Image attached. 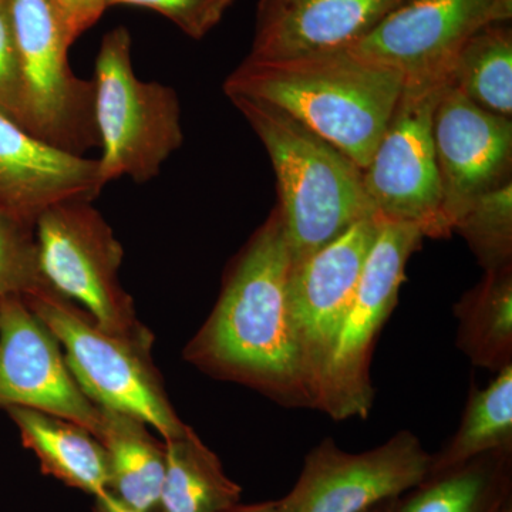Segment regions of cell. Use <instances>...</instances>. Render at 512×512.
Returning a JSON list of instances; mask_svg holds the SVG:
<instances>
[{
	"label": "cell",
	"instance_id": "1",
	"mask_svg": "<svg viewBox=\"0 0 512 512\" xmlns=\"http://www.w3.org/2000/svg\"><path fill=\"white\" fill-rule=\"evenodd\" d=\"M292 259L278 207L232 264L184 357L218 379L288 407L312 409L289 308Z\"/></svg>",
	"mask_w": 512,
	"mask_h": 512
},
{
	"label": "cell",
	"instance_id": "2",
	"mask_svg": "<svg viewBox=\"0 0 512 512\" xmlns=\"http://www.w3.org/2000/svg\"><path fill=\"white\" fill-rule=\"evenodd\" d=\"M403 87L402 74L346 47L286 59L247 57L225 80L224 93L284 110L363 170Z\"/></svg>",
	"mask_w": 512,
	"mask_h": 512
},
{
	"label": "cell",
	"instance_id": "3",
	"mask_svg": "<svg viewBox=\"0 0 512 512\" xmlns=\"http://www.w3.org/2000/svg\"><path fill=\"white\" fill-rule=\"evenodd\" d=\"M271 158L279 212L292 265L335 241L357 221L377 214L362 168L339 148L284 110L244 96H229Z\"/></svg>",
	"mask_w": 512,
	"mask_h": 512
},
{
	"label": "cell",
	"instance_id": "4",
	"mask_svg": "<svg viewBox=\"0 0 512 512\" xmlns=\"http://www.w3.org/2000/svg\"><path fill=\"white\" fill-rule=\"evenodd\" d=\"M62 346L80 389L100 409L136 416L163 437L184 436L190 426L178 417L151 356L153 335L107 332L83 308L50 286L23 296Z\"/></svg>",
	"mask_w": 512,
	"mask_h": 512
},
{
	"label": "cell",
	"instance_id": "5",
	"mask_svg": "<svg viewBox=\"0 0 512 512\" xmlns=\"http://www.w3.org/2000/svg\"><path fill=\"white\" fill-rule=\"evenodd\" d=\"M92 82L101 181L107 185L128 177L148 183L183 146L177 93L163 83L138 79L131 35L124 26L101 40Z\"/></svg>",
	"mask_w": 512,
	"mask_h": 512
},
{
	"label": "cell",
	"instance_id": "6",
	"mask_svg": "<svg viewBox=\"0 0 512 512\" xmlns=\"http://www.w3.org/2000/svg\"><path fill=\"white\" fill-rule=\"evenodd\" d=\"M22 74L20 126L50 146L84 156L99 147L94 86L69 63L73 42L53 0H9Z\"/></svg>",
	"mask_w": 512,
	"mask_h": 512
},
{
	"label": "cell",
	"instance_id": "7",
	"mask_svg": "<svg viewBox=\"0 0 512 512\" xmlns=\"http://www.w3.org/2000/svg\"><path fill=\"white\" fill-rule=\"evenodd\" d=\"M93 201H67L43 212L35 225L43 279L53 291L117 335L150 330L137 319L133 299L120 281L124 249Z\"/></svg>",
	"mask_w": 512,
	"mask_h": 512
},
{
	"label": "cell",
	"instance_id": "8",
	"mask_svg": "<svg viewBox=\"0 0 512 512\" xmlns=\"http://www.w3.org/2000/svg\"><path fill=\"white\" fill-rule=\"evenodd\" d=\"M423 238L416 225L382 218L320 387L316 410L330 419L369 416L375 400L370 377L373 348L396 308L407 262Z\"/></svg>",
	"mask_w": 512,
	"mask_h": 512
},
{
	"label": "cell",
	"instance_id": "9",
	"mask_svg": "<svg viewBox=\"0 0 512 512\" xmlns=\"http://www.w3.org/2000/svg\"><path fill=\"white\" fill-rule=\"evenodd\" d=\"M446 80L404 82L392 119L369 164L363 184L384 220L416 225L424 238L451 234L443 210L433 116Z\"/></svg>",
	"mask_w": 512,
	"mask_h": 512
},
{
	"label": "cell",
	"instance_id": "10",
	"mask_svg": "<svg viewBox=\"0 0 512 512\" xmlns=\"http://www.w3.org/2000/svg\"><path fill=\"white\" fill-rule=\"evenodd\" d=\"M430 466L431 454L412 431H399L362 453L325 439L309 451L282 503L286 512H365L412 490L429 476Z\"/></svg>",
	"mask_w": 512,
	"mask_h": 512
},
{
	"label": "cell",
	"instance_id": "11",
	"mask_svg": "<svg viewBox=\"0 0 512 512\" xmlns=\"http://www.w3.org/2000/svg\"><path fill=\"white\" fill-rule=\"evenodd\" d=\"M380 227L379 214L362 218L301 264L292 265L289 308L312 409Z\"/></svg>",
	"mask_w": 512,
	"mask_h": 512
},
{
	"label": "cell",
	"instance_id": "12",
	"mask_svg": "<svg viewBox=\"0 0 512 512\" xmlns=\"http://www.w3.org/2000/svg\"><path fill=\"white\" fill-rule=\"evenodd\" d=\"M511 16L512 0H403L349 49L396 70L404 82L446 80L478 30Z\"/></svg>",
	"mask_w": 512,
	"mask_h": 512
},
{
	"label": "cell",
	"instance_id": "13",
	"mask_svg": "<svg viewBox=\"0 0 512 512\" xmlns=\"http://www.w3.org/2000/svg\"><path fill=\"white\" fill-rule=\"evenodd\" d=\"M25 407L97 437L101 410L74 379L59 340L22 296L0 302V409Z\"/></svg>",
	"mask_w": 512,
	"mask_h": 512
},
{
	"label": "cell",
	"instance_id": "14",
	"mask_svg": "<svg viewBox=\"0 0 512 512\" xmlns=\"http://www.w3.org/2000/svg\"><path fill=\"white\" fill-rule=\"evenodd\" d=\"M433 138L453 231L471 202L511 181L512 121L481 109L448 82L434 110Z\"/></svg>",
	"mask_w": 512,
	"mask_h": 512
},
{
	"label": "cell",
	"instance_id": "15",
	"mask_svg": "<svg viewBox=\"0 0 512 512\" xmlns=\"http://www.w3.org/2000/svg\"><path fill=\"white\" fill-rule=\"evenodd\" d=\"M106 185L97 158L50 146L0 114V212L35 227L67 201H94Z\"/></svg>",
	"mask_w": 512,
	"mask_h": 512
},
{
	"label": "cell",
	"instance_id": "16",
	"mask_svg": "<svg viewBox=\"0 0 512 512\" xmlns=\"http://www.w3.org/2000/svg\"><path fill=\"white\" fill-rule=\"evenodd\" d=\"M403 0H259L248 59L346 49Z\"/></svg>",
	"mask_w": 512,
	"mask_h": 512
},
{
	"label": "cell",
	"instance_id": "17",
	"mask_svg": "<svg viewBox=\"0 0 512 512\" xmlns=\"http://www.w3.org/2000/svg\"><path fill=\"white\" fill-rule=\"evenodd\" d=\"M23 446L35 453L43 473L93 495L109 491V463L99 439L73 421L53 414L10 407Z\"/></svg>",
	"mask_w": 512,
	"mask_h": 512
},
{
	"label": "cell",
	"instance_id": "18",
	"mask_svg": "<svg viewBox=\"0 0 512 512\" xmlns=\"http://www.w3.org/2000/svg\"><path fill=\"white\" fill-rule=\"evenodd\" d=\"M512 501V451L429 474L394 498L392 512H503Z\"/></svg>",
	"mask_w": 512,
	"mask_h": 512
},
{
	"label": "cell",
	"instance_id": "19",
	"mask_svg": "<svg viewBox=\"0 0 512 512\" xmlns=\"http://www.w3.org/2000/svg\"><path fill=\"white\" fill-rule=\"evenodd\" d=\"M99 439L109 463V491L143 512H157L165 474V443L131 414L100 409Z\"/></svg>",
	"mask_w": 512,
	"mask_h": 512
},
{
	"label": "cell",
	"instance_id": "20",
	"mask_svg": "<svg viewBox=\"0 0 512 512\" xmlns=\"http://www.w3.org/2000/svg\"><path fill=\"white\" fill-rule=\"evenodd\" d=\"M164 443L165 474L157 512H225L241 503L242 488L194 430Z\"/></svg>",
	"mask_w": 512,
	"mask_h": 512
},
{
	"label": "cell",
	"instance_id": "21",
	"mask_svg": "<svg viewBox=\"0 0 512 512\" xmlns=\"http://www.w3.org/2000/svg\"><path fill=\"white\" fill-rule=\"evenodd\" d=\"M454 315L458 349L474 366L497 373L512 365V265L485 271Z\"/></svg>",
	"mask_w": 512,
	"mask_h": 512
},
{
	"label": "cell",
	"instance_id": "22",
	"mask_svg": "<svg viewBox=\"0 0 512 512\" xmlns=\"http://www.w3.org/2000/svg\"><path fill=\"white\" fill-rule=\"evenodd\" d=\"M497 451H512V365L484 389L471 384L460 426L439 453L431 454L429 474Z\"/></svg>",
	"mask_w": 512,
	"mask_h": 512
},
{
	"label": "cell",
	"instance_id": "23",
	"mask_svg": "<svg viewBox=\"0 0 512 512\" xmlns=\"http://www.w3.org/2000/svg\"><path fill=\"white\" fill-rule=\"evenodd\" d=\"M448 82L481 109L511 119L512 32L507 22L485 26L468 40Z\"/></svg>",
	"mask_w": 512,
	"mask_h": 512
},
{
	"label": "cell",
	"instance_id": "24",
	"mask_svg": "<svg viewBox=\"0 0 512 512\" xmlns=\"http://www.w3.org/2000/svg\"><path fill=\"white\" fill-rule=\"evenodd\" d=\"M485 271L512 265V183L476 198L454 224Z\"/></svg>",
	"mask_w": 512,
	"mask_h": 512
},
{
	"label": "cell",
	"instance_id": "25",
	"mask_svg": "<svg viewBox=\"0 0 512 512\" xmlns=\"http://www.w3.org/2000/svg\"><path fill=\"white\" fill-rule=\"evenodd\" d=\"M49 286L40 272L35 227L0 212V302Z\"/></svg>",
	"mask_w": 512,
	"mask_h": 512
},
{
	"label": "cell",
	"instance_id": "26",
	"mask_svg": "<svg viewBox=\"0 0 512 512\" xmlns=\"http://www.w3.org/2000/svg\"><path fill=\"white\" fill-rule=\"evenodd\" d=\"M116 5L154 10L195 40L207 36L228 10L214 0H107L109 8Z\"/></svg>",
	"mask_w": 512,
	"mask_h": 512
},
{
	"label": "cell",
	"instance_id": "27",
	"mask_svg": "<svg viewBox=\"0 0 512 512\" xmlns=\"http://www.w3.org/2000/svg\"><path fill=\"white\" fill-rule=\"evenodd\" d=\"M0 114L20 126L22 119V74L9 0H0Z\"/></svg>",
	"mask_w": 512,
	"mask_h": 512
},
{
	"label": "cell",
	"instance_id": "28",
	"mask_svg": "<svg viewBox=\"0 0 512 512\" xmlns=\"http://www.w3.org/2000/svg\"><path fill=\"white\" fill-rule=\"evenodd\" d=\"M53 5L73 43L109 9L107 0H53Z\"/></svg>",
	"mask_w": 512,
	"mask_h": 512
},
{
	"label": "cell",
	"instance_id": "29",
	"mask_svg": "<svg viewBox=\"0 0 512 512\" xmlns=\"http://www.w3.org/2000/svg\"><path fill=\"white\" fill-rule=\"evenodd\" d=\"M93 512H143L121 501L110 491L94 497Z\"/></svg>",
	"mask_w": 512,
	"mask_h": 512
},
{
	"label": "cell",
	"instance_id": "30",
	"mask_svg": "<svg viewBox=\"0 0 512 512\" xmlns=\"http://www.w3.org/2000/svg\"><path fill=\"white\" fill-rule=\"evenodd\" d=\"M225 512H286V508L281 498V500L265 501V503L259 504L244 505L239 503Z\"/></svg>",
	"mask_w": 512,
	"mask_h": 512
},
{
	"label": "cell",
	"instance_id": "31",
	"mask_svg": "<svg viewBox=\"0 0 512 512\" xmlns=\"http://www.w3.org/2000/svg\"><path fill=\"white\" fill-rule=\"evenodd\" d=\"M393 501L394 498H392V500L383 501V503L373 505L372 508H369V510L365 512H392Z\"/></svg>",
	"mask_w": 512,
	"mask_h": 512
},
{
	"label": "cell",
	"instance_id": "32",
	"mask_svg": "<svg viewBox=\"0 0 512 512\" xmlns=\"http://www.w3.org/2000/svg\"><path fill=\"white\" fill-rule=\"evenodd\" d=\"M214 2L220 3L225 9H229L237 0H214Z\"/></svg>",
	"mask_w": 512,
	"mask_h": 512
},
{
	"label": "cell",
	"instance_id": "33",
	"mask_svg": "<svg viewBox=\"0 0 512 512\" xmlns=\"http://www.w3.org/2000/svg\"><path fill=\"white\" fill-rule=\"evenodd\" d=\"M503 512H512V501L507 505V507L504 508Z\"/></svg>",
	"mask_w": 512,
	"mask_h": 512
}]
</instances>
